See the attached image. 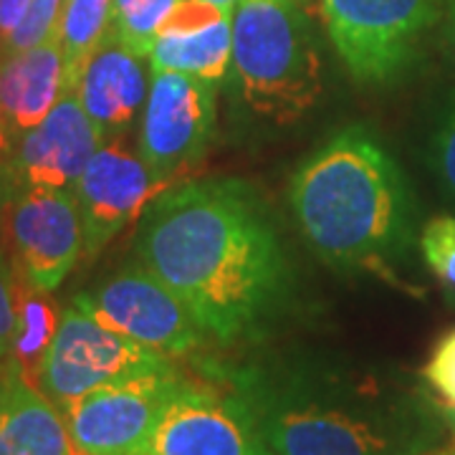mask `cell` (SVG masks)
<instances>
[{"label": "cell", "instance_id": "cell-14", "mask_svg": "<svg viewBox=\"0 0 455 455\" xmlns=\"http://www.w3.org/2000/svg\"><path fill=\"white\" fill-rule=\"evenodd\" d=\"M74 92L92 124L97 127L101 145L107 140H119L132 130L134 119L147 104L149 86L145 56H137L112 33H107V38L84 66Z\"/></svg>", "mask_w": 455, "mask_h": 455}, {"label": "cell", "instance_id": "cell-22", "mask_svg": "<svg viewBox=\"0 0 455 455\" xmlns=\"http://www.w3.org/2000/svg\"><path fill=\"white\" fill-rule=\"evenodd\" d=\"M418 243L425 266L455 301V215H438L427 220Z\"/></svg>", "mask_w": 455, "mask_h": 455}, {"label": "cell", "instance_id": "cell-2", "mask_svg": "<svg viewBox=\"0 0 455 455\" xmlns=\"http://www.w3.org/2000/svg\"><path fill=\"white\" fill-rule=\"evenodd\" d=\"M226 379L274 455H420L435 440L415 395L367 364L291 355Z\"/></svg>", "mask_w": 455, "mask_h": 455}, {"label": "cell", "instance_id": "cell-28", "mask_svg": "<svg viewBox=\"0 0 455 455\" xmlns=\"http://www.w3.org/2000/svg\"><path fill=\"white\" fill-rule=\"evenodd\" d=\"M0 61H3V53H0ZM13 152H16V134L8 124L3 99H0V193H8V172L13 163Z\"/></svg>", "mask_w": 455, "mask_h": 455}, {"label": "cell", "instance_id": "cell-12", "mask_svg": "<svg viewBox=\"0 0 455 455\" xmlns=\"http://www.w3.org/2000/svg\"><path fill=\"white\" fill-rule=\"evenodd\" d=\"M170 182L119 145H101L74 185L84 223V253L94 259L114 235L127 228Z\"/></svg>", "mask_w": 455, "mask_h": 455}, {"label": "cell", "instance_id": "cell-5", "mask_svg": "<svg viewBox=\"0 0 455 455\" xmlns=\"http://www.w3.org/2000/svg\"><path fill=\"white\" fill-rule=\"evenodd\" d=\"M326 33L349 74L390 84L415 64L445 0H319Z\"/></svg>", "mask_w": 455, "mask_h": 455}, {"label": "cell", "instance_id": "cell-13", "mask_svg": "<svg viewBox=\"0 0 455 455\" xmlns=\"http://www.w3.org/2000/svg\"><path fill=\"white\" fill-rule=\"evenodd\" d=\"M99 147L101 137L84 112L76 92H66L38 127L23 132L16 140L5 196H16L28 188L74 190Z\"/></svg>", "mask_w": 455, "mask_h": 455}, {"label": "cell", "instance_id": "cell-31", "mask_svg": "<svg viewBox=\"0 0 455 455\" xmlns=\"http://www.w3.org/2000/svg\"><path fill=\"white\" fill-rule=\"evenodd\" d=\"M211 3H215L218 8H223L226 13H233V11L238 8V3H241V0H211Z\"/></svg>", "mask_w": 455, "mask_h": 455}, {"label": "cell", "instance_id": "cell-8", "mask_svg": "<svg viewBox=\"0 0 455 455\" xmlns=\"http://www.w3.org/2000/svg\"><path fill=\"white\" fill-rule=\"evenodd\" d=\"M215 99L218 82L180 71H152L137 155L157 178L175 185L208 152L218 116Z\"/></svg>", "mask_w": 455, "mask_h": 455}, {"label": "cell", "instance_id": "cell-7", "mask_svg": "<svg viewBox=\"0 0 455 455\" xmlns=\"http://www.w3.org/2000/svg\"><path fill=\"white\" fill-rule=\"evenodd\" d=\"M182 377L172 367L116 379L61 410L79 455H147Z\"/></svg>", "mask_w": 455, "mask_h": 455}, {"label": "cell", "instance_id": "cell-19", "mask_svg": "<svg viewBox=\"0 0 455 455\" xmlns=\"http://www.w3.org/2000/svg\"><path fill=\"white\" fill-rule=\"evenodd\" d=\"M112 3L114 0H66L59 20L66 61V92H74L86 61L112 28Z\"/></svg>", "mask_w": 455, "mask_h": 455}, {"label": "cell", "instance_id": "cell-17", "mask_svg": "<svg viewBox=\"0 0 455 455\" xmlns=\"http://www.w3.org/2000/svg\"><path fill=\"white\" fill-rule=\"evenodd\" d=\"M233 61V16L193 33H160L149 53L152 71H180L220 82Z\"/></svg>", "mask_w": 455, "mask_h": 455}, {"label": "cell", "instance_id": "cell-25", "mask_svg": "<svg viewBox=\"0 0 455 455\" xmlns=\"http://www.w3.org/2000/svg\"><path fill=\"white\" fill-rule=\"evenodd\" d=\"M423 374L427 385L440 395V400L455 412V329L438 341Z\"/></svg>", "mask_w": 455, "mask_h": 455}, {"label": "cell", "instance_id": "cell-18", "mask_svg": "<svg viewBox=\"0 0 455 455\" xmlns=\"http://www.w3.org/2000/svg\"><path fill=\"white\" fill-rule=\"evenodd\" d=\"M49 293L18 276V326L8 359L16 367V372L36 387L44 359L49 355L61 324V314Z\"/></svg>", "mask_w": 455, "mask_h": 455}, {"label": "cell", "instance_id": "cell-29", "mask_svg": "<svg viewBox=\"0 0 455 455\" xmlns=\"http://www.w3.org/2000/svg\"><path fill=\"white\" fill-rule=\"evenodd\" d=\"M443 41L445 49L453 56L455 61V0H445V11H443Z\"/></svg>", "mask_w": 455, "mask_h": 455}, {"label": "cell", "instance_id": "cell-15", "mask_svg": "<svg viewBox=\"0 0 455 455\" xmlns=\"http://www.w3.org/2000/svg\"><path fill=\"white\" fill-rule=\"evenodd\" d=\"M66 94V61L61 33L31 49L5 53L0 61V99L16 134L38 127Z\"/></svg>", "mask_w": 455, "mask_h": 455}, {"label": "cell", "instance_id": "cell-20", "mask_svg": "<svg viewBox=\"0 0 455 455\" xmlns=\"http://www.w3.org/2000/svg\"><path fill=\"white\" fill-rule=\"evenodd\" d=\"M180 3L182 0H114L109 33L137 56H149L164 20Z\"/></svg>", "mask_w": 455, "mask_h": 455}, {"label": "cell", "instance_id": "cell-10", "mask_svg": "<svg viewBox=\"0 0 455 455\" xmlns=\"http://www.w3.org/2000/svg\"><path fill=\"white\" fill-rule=\"evenodd\" d=\"M5 245L23 281L44 291L59 289L84 253L82 211L74 190L28 188L11 196Z\"/></svg>", "mask_w": 455, "mask_h": 455}, {"label": "cell", "instance_id": "cell-3", "mask_svg": "<svg viewBox=\"0 0 455 455\" xmlns=\"http://www.w3.org/2000/svg\"><path fill=\"white\" fill-rule=\"evenodd\" d=\"M289 203L311 251L344 274L395 278L415 243L410 180L364 124L331 134L296 167Z\"/></svg>", "mask_w": 455, "mask_h": 455}, {"label": "cell", "instance_id": "cell-26", "mask_svg": "<svg viewBox=\"0 0 455 455\" xmlns=\"http://www.w3.org/2000/svg\"><path fill=\"white\" fill-rule=\"evenodd\" d=\"M226 16H233V13H226L223 8H218L211 0H182L178 8L167 16L160 33L203 31V28L215 26L218 20H223Z\"/></svg>", "mask_w": 455, "mask_h": 455}, {"label": "cell", "instance_id": "cell-11", "mask_svg": "<svg viewBox=\"0 0 455 455\" xmlns=\"http://www.w3.org/2000/svg\"><path fill=\"white\" fill-rule=\"evenodd\" d=\"M147 455H274L245 407L228 392L182 379L167 403Z\"/></svg>", "mask_w": 455, "mask_h": 455}, {"label": "cell", "instance_id": "cell-23", "mask_svg": "<svg viewBox=\"0 0 455 455\" xmlns=\"http://www.w3.org/2000/svg\"><path fill=\"white\" fill-rule=\"evenodd\" d=\"M64 5L66 0H31L28 16L23 18L18 31L5 44L3 56L13 53V51L31 49L36 44L46 41L51 33L59 31V20H61V13H64Z\"/></svg>", "mask_w": 455, "mask_h": 455}, {"label": "cell", "instance_id": "cell-30", "mask_svg": "<svg viewBox=\"0 0 455 455\" xmlns=\"http://www.w3.org/2000/svg\"><path fill=\"white\" fill-rule=\"evenodd\" d=\"M13 372H16V367L11 364V359L5 357L3 359V364H0V392L5 390V385H8V379L13 377Z\"/></svg>", "mask_w": 455, "mask_h": 455}, {"label": "cell", "instance_id": "cell-24", "mask_svg": "<svg viewBox=\"0 0 455 455\" xmlns=\"http://www.w3.org/2000/svg\"><path fill=\"white\" fill-rule=\"evenodd\" d=\"M18 326V276L11 256L0 248V359L11 355Z\"/></svg>", "mask_w": 455, "mask_h": 455}, {"label": "cell", "instance_id": "cell-1", "mask_svg": "<svg viewBox=\"0 0 455 455\" xmlns=\"http://www.w3.org/2000/svg\"><path fill=\"white\" fill-rule=\"evenodd\" d=\"M132 248L218 344L263 339L291 309L296 274L276 218L241 178L170 185L140 215Z\"/></svg>", "mask_w": 455, "mask_h": 455}, {"label": "cell", "instance_id": "cell-4", "mask_svg": "<svg viewBox=\"0 0 455 455\" xmlns=\"http://www.w3.org/2000/svg\"><path fill=\"white\" fill-rule=\"evenodd\" d=\"M238 94L276 124L301 119L322 97V59L299 0H241L233 11Z\"/></svg>", "mask_w": 455, "mask_h": 455}, {"label": "cell", "instance_id": "cell-21", "mask_svg": "<svg viewBox=\"0 0 455 455\" xmlns=\"http://www.w3.org/2000/svg\"><path fill=\"white\" fill-rule=\"evenodd\" d=\"M427 164L455 208V94L440 104L427 137Z\"/></svg>", "mask_w": 455, "mask_h": 455}, {"label": "cell", "instance_id": "cell-32", "mask_svg": "<svg viewBox=\"0 0 455 455\" xmlns=\"http://www.w3.org/2000/svg\"><path fill=\"white\" fill-rule=\"evenodd\" d=\"M420 455H455V451H438V453H420Z\"/></svg>", "mask_w": 455, "mask_h": 455}, {"label": "cell", "instance_id": "cell-9", "mask_svg": "<svg viewBox=\"0 0 455 455\" xmlns=\"http://www.w3.org/2000/svg\"><path fill=\"white\" fill-rule=\"evenodd\" d=\"M74 304L99 324L145 344L167 357H185L203 344V329L167 283L142 263L124 266Z\"/></svg>", "mask_w": 455, "mask_h": 455}, {"label": "cell", "instance_id": "cell-16", "mask_svg": "<svg viewBox=\"0 0 455 455\" xmlns=\"http://www.w3.org/2000/svg\"><path fill=\"white\" fill-rule=\"evenodd\" d=\"M0 455H79L64 412L18 372L0 392Z\"/></svg>", "mask_w": 455, "mask_h": 455}, {"label": "cell", "instance_id": "cell-6", "mask_svg": "<svg viewBox=\"0 0 455 455\" xmlns=\"http://www.w3.org/2000/svg\"><path fill=\"white\" fill-rule=\"evenodd\" d=\"M164 367H172L167 355L116 334L71 304L61 314L59 331L44 359L38 390L59 410H64L68 403L116 379L157 372Z\"/></svg>", "mask_w": 455, "mask_h": 455}, {"label": "cell", "instance_id": "cell-27", "mask_svg": "<svg viewBox=\"0 0 455 455\" xmlns=\"http://www.w3.org/2000/svg\"><path fill=\"white\" fill-rule=\"evenodd\" d=\"M28 8L31 0H0V53L23 23V18L28 16Z\"/></svg>", "mask_w": 455, "mask_h": 455}]
</instances>
